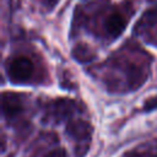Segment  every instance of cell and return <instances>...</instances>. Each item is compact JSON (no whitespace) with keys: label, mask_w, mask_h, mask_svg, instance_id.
Instances as JSON below:
<instances>
[{"label":"cell","mask_w":157,"mask_h":157,"mask_svg":"<svg viewBox=\"0 0 157 157\" xmlns=\"http://www.w3.org/2000/svg\"><path fill=\"white\" fill-rule=\"evenodd\" d=\"M72 55L75 56V59L77 61H81V63H86L88 60H92L93 59V53L91 52V49L83 44H78L75 47V49L72 50Z\"/></svg>","instance_id":"cell-6"},{"label":"cell","mask_w":157,"mask_h":157,"mask_svg":"<svg viewBox=\"0 0 157 157\" xmlns=\"http://www.w3.org/2000/svg\"><path fill=\"white\" fill-rule=\"evenodd\" d=\"M75 109V105L71 101L67 99H59L55 101L50 108H48V117L50 119H56V120H63L65 117L70 115Z\"/></svg>","instance_id":"cell-5"},{"label":"cell","mask_w":157,"mask_h":157,"mask_svg":"<svg viewBox=\"0 0 157 157\" xmlns=\"http://www.w3.org/2000/svg\"><path fill=\"white\" fill-rule=\"evenodd\" d=\"M156 108H157V97L150 98V99L146 101L145 104H144V110H147V112L153 110V109H156Z\"/></svg>","instance_id":"cell-7"},{"label":"cell","mask_w":157,"mask_h":157,"mask_svg":"<svg viewBox=\"0 0 157 157\" xmlns=\"http://www.w3.org/2000/svg\"><path fill=\"white\" fill-rule=\"evenodd\" d=\"M33 61L25 55H18L11 58L6 64V72L11 82L13 83H26L29 82L34 75Z\"/></svg>","instance_id":"cell-1"},{"label":"cell","mask_w":157,"mask_h":157,"mask_svg":"<svg viewBox=\"0 0 157 157\" xmlns=\"http://www.w3.org/2000/svg\"><path fill=\"white\" fill-rule=\"evenodd\" d=\"M1 107H2L4 117L9 120L15 119L23 110V104H22L21 98L17 94H13V93H4L2 94Z\"/></svg>","instance_id":"cell-3"},{"label":"cell","mask_w":157,"mask_h":157,"mask_svg":"<svg viewBox=\"0 0 157 157\" xmlns=\"http://www.w3.org/2000/svg\"><path fill=\"white\" fill-rule=\"evenodd\" d=\"M125 27H126V18L118 11L109 13L104 23V29L107 32V36L112 39L118 38L124 32Z\"/></svg>","instance_id":"cell-4"},{"label":"cell","mask_w":157,"mask_h":157,"mask_svg":"<svg viewBox=\"0 0 157 157\" xmlns=\"http://www.w3.org/2000/svg\"><path fill=\"white\" fill-rule=\"evenodd\" d=\"M91 125L87 121L83 120H76V121H71L67 125L66 132L69 134V136L71 139H74L77 142L78 147H85V150H87L88 146V141L91 137Z\"/></svg>","instance_id":"cell-2"}]
</instances>
